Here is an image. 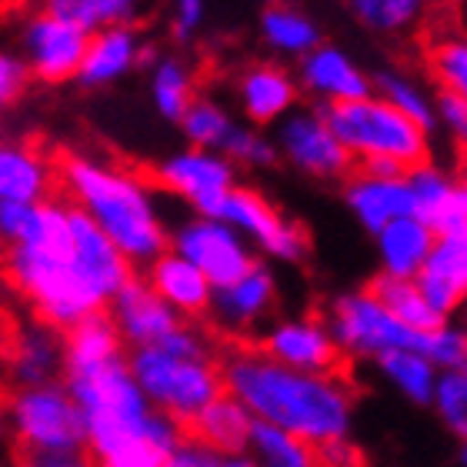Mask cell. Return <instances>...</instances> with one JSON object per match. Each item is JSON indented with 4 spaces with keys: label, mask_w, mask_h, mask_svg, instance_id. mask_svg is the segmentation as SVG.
Returning a JSON list of instances; mask_svg holds the SVG:
<instances>
[{
    "label": "cell",
    "mask_w": 467,
    "mask_h": 467,
    "mask_svg": "<svg viewBox=\"0 0 467 467\" xmlns=\"http://www.w3.org/2000/svg\"><path fill=\"white\" fill-rule=\"evenodd\" d=\"M0 274L37 324L64 334L90 314L108 311L134 267L90 217L50 197L37 204L27 241L4 251Z\"/></svg>",
    "instance_id": "1"
},
{
    "label": "cell",
    "mask_w": 467,
    "mask_h": 467,
    "mask_svg": "<svg viewBox=\"0 0 467 467\" xmlns=\"http://www.w3.org/2000/svg\"><path fill=\"white\" fill-rule=\"evenodd\" d=\"M224 388L254 420L281 428L304 444L348 438L354 418V390L344 378L304 374L264 358L251 344H234L221 360Z\"/></svg>",
    "instance_id": "2"
},
{
    "label": "cell",
    "mask_w": 467,
    "mask_h": 467,
    "mask_svg": "<svg viewBox=\"0 0 467 467\" xmlns=\"http://www.w3.org/2000/svg\"><path fill=\"white\" fill-rule=\"evenodd\" d=\"M57 184L64 187L67 204L90 217L130 267H147L171 247L154 187L130 167L94 154H64Z\"/></svg>",
    "instance_id": "3"
},
{
    "label": "cell",
    "mask_w": 467,
    "mask_h": 467,
    "mask_svg": "<svg viewBox=\"0 0 467 467\" xmlns=\"http://www.w3.org/2000/svg\"><path fill=\"white\" fill-rule=\"evenodd\" d=\"M327 124L341 147L350 154L354 164L370 161H390V164L420 167L431 157V134L414 120L390 108L378 94H368L360 100H348L337 108H324Z\"/></svg>",
    "instance_id": "4"
},
{
    "label": "cell",
    "mask_w": 467,
    "mask_h": 467,
    "mask_svg": "<svg viewBox=\"0 0 467 467\" xmlns=\"http://www.w3.org/2000/svg\"><path fill=\"white\" fill-rule=\"evenodd\" d=\"M127 368L147 404L181 424V431L227 394L221 360L214 358H184L164 348H137L127 358Z\"/></svg>",
    "instance_id": "5"
},
{
    "label": "cell",
    "mask_w": 467,
    "mask_h": 467,
    "mask_svg": "<svg viewBox=\"0 0 467 467\" xmlns=\"http://www.w3.org/2000/svg\"><path fill=\"white\" fill-rule=\"evenodd\" d=\"M4 424L20 458L84 454L88 424L64 380L40 388H14L4 400Z\"/></svg>",
    "instance_id": "6"
},
{
    "label": "cell",
    "mask_w": 467,
    "mask_h": 467,
    "mask_svg": "<svg viewBox=\"0 0 467 467\" xmlns=\"http://www.w3.org/2000/svg\"><path fill=\"white\" fill-rule=\"evenodd\" d=\"M274 150L277 161L294 167L297 174L324 181V184H337L354 174V161L334 137L327 114L317 104H301L291 114L274 124Z\"/></svg>",
    "instance_id": "7"
},
{
    "label": "cell",
    "mask_w": 467,
    "mask_h": 467,
    "mask_svg": "<svg viewBox=\"0 0 467 467\" xmlns=\"http://www.w3.org/2000/svg\"><path fill=\"white\" fill-rule=\"evenodd\" d=\"M327 331L341 350L374 360L390 350H418L420 354V344H424V334L404 327L368 287L334 297L331 311H327Z\"/></svg>",
    "instance_id": "8"
},
{
    "label": "cell",
    "mask_w": 467,
    "mask_h": 467,
    "mask_svg": "<svg viewBox=\"0 0 467 467\" xmlns=\"http://www.w3.org/2000/svg\"><path fill=\"white\" fill-rule=\"evenodd\" d=\"M154 184L181 197L194 214L217 217L224 197L237 187V167L217 150L181 147L154 164Z\"/></svg>",
    "instance_id": "9"
},
{
    "label": "cell",
    "mask_w": 467,
    "mask_h": 467,
    "mask_svg": "<svg viewBox=\"0 0 467 467\" xmlns=\"http://www.w3.org/2000/svg\"><path fill=\"white\" fill-rule=\"evenodd\" d=\"M167 251H174L177 257L194 264L197 271L211 281L214 291L244 277L257 264L254 247L231 224L201 214L187 217L171 231V247Z\"/></svg>",
    "instance_id": "10"
},
{
    "label": "cell",
    "mask_w": 467,
    "mask_h": 467,
    "mask_svg": "<svg viewBox=\"0 0 467 467\" xmlns=\"http://www.w3.org/2000/svg\"><path fill=\"white\" fill-rule=\"evenodd\" d=\"M217 221L231 224L244 241L261 247L267 257H277L284 264H301L311 254V237L297 221L284 217L277 207L254 187L237 184L224 197L217 211Z\"/></svg>",
    "instance_id": "11"
},
{
    "label": "cell",
    "mask_w": 467,
    "mask_h": 467,
    "mask_svg": "<svg viewBox=\"0 0 467 467\" xmlns=\"http://www.w3.org/2000/svg\"><path fill=\"white\" fill-rule=\"evenodd\" d=\"M88 37L78 24L50 14L47 7L27 14L20 27V57L30 78L40 84H67L78 78L80 60L88 54Z\"/></svg>",
    "instance_id": "12"
},
{
    "label": "cell",
    "mask_w": 467,
    "mask_h": 467,
    "mask_svg": "<svg viewBox=\"0 0 467 467\" xmlns=\"http://www.w3.org/2000/svg\"><path fill=\"white\" fill-rule=\"evenodd\" d=\"M257 354L277 360L284 368L304 370V374H324V378H341L344 350L331 337L327 324L317 317H291L277 321L271 331L251 344Z\"/></svg>",
    "instance_id": "13"
},
{
    "label": "cell",
    "mask_w": 467,
    "mask_h": 467,
    "mask_svg": "<svg viewBox=\"0 0 467 467\" xmlns=\"http://www.w3.org/2000/svg\"><path fill=\"white\" fill-rule=\"evenodd\" d=\"M234 98H237V110L244 114V124L251 127H274L294 108H301L297 78L277 60H254L237 70Z\"/></svg>",
    "instance_id": "14"
},
{
    "label": "cell",
    "mask_w": 467,
    "mask_h": 467,
    "mask_svg": "<svg viewBox=\"0 0 467 467\" xmlns=\"http://www.w3.org/2000/svg\"><path fill=\"white\" fill-rule=\"evenodd\" d=\"M294 78H297L301 94L317 100V108H337V104L374 94L370 74L337 44L314 47L307 57L297 60V74Z\"/></svg>",
    "instance_id": "15"
},
{
    "label": "cell",
    "mask_w": 467,
    "mask_h": 467,
    "mask_svg": "<svg viewBox=\"0 0 467 467\" xmlns=\"http://www.w3.org/2000/svg\"><path fill=\"white\" fill-rule=\"evenodd\" d=\"M154 50L140 27H108L88 37V54L80 60L78 84L84 90H104L130 78L134 70L150 67Z\"/></svg>",
    "instance_id": "16"
},
{
    "label": "cell",
    "mask_w": 467,
    "mask_h": 467,
    "mask_svg": "<svg viewBox=\"0 0 467 467\" xmlns=\"http://www.w3.org/2000/svg\"><path fill=\"white\" fill-rule=\"evenodd\" d=\"M110 307V321H114L120 341L130 348H157L164 344L171 334L184 324V317L177 311H171L144 277H130V281L114 294Z\"/></svg>",
    "instance_id": "17"
},
{
    "label": "cell",
    "mask_w": 467,
    "mask_h": 467,
    "mask_svg": "<svg viewBox=\"0 0 467 467\" xmlns=\"http://www.w3.org/2000/svg\"><path fill=\"white\" fill-rule=\"evenodd\" d=\"M277 304V281L267 264H254L251 271L237 277L227 287H217L214 301H211V314L221 334H231L234 341L251 334L257 324L267 321V314Z\"/></svg>",
    "instance_id": "18"
},
{
    "label": "cell",
    "mask_w": 467,
    "mask_h": 467,
    "mask_svg": "<svg viewBox=\"0 0 467 467\" xmlns=\"http://www.w3.org/2000/svg\"><path fill=\"white\" fill-rule=\"evenodd\" d=\"M344 204L368 234H380L388 224L400 217L414 214V197H410L408 174L404 177H374V174H350L344 181Z\"/></svg>",
    "instance_id": "19"
},
{
    "label": "cell",
    "mask_w": 467,
    "mask_h": 467,
    "mask_svg": "<svg viewBox=\"0 0 467 467\" xmlns=\"http://www.w3.org/2000/svg\"><path fill=\"white\" fill-rule=\"evenodd\" d=\"M57 187V164L27 140H0V204H40Z\"/></svg>",
    "instance_id": "20"
},
{
    "label": "cell",
    "mask_w": 467,
    "mask_h": 467,
    "mask_svg": "<svg viewBox=\"0 0 467 467\" xmlns=\"http://www.w3.org/2000/svg\"><path fill=\"white\" fill-rule=\"evenodd\" d=\"M14 388H40L64 378V337L47 324H30L10 334L7 358H4Z\"/></svg>",
    "instance_id": "21"
},
{
    "label": "cell",
    "mask_w": 467,
    "mask_h": 467,
    "mask_svg": "<svg viewBox=\"0 0 467 467\" xmlns=\"http://www.w3.org/2000/svg\"><path fill=\"white\" fill-rule=\"evenodd\" d=\"M144 281L181 317H204V314H211V301H214L211 281L197 271L194 264L177 257L174 251H164L154 264H147Z\"/></svg>",
    "instance_id": "22"
},
{
    "label": "cell",
    "mask_w": 467,
    "mask_h": 467,
    "mask_svg": "<svg viewBox=\"0 0 467 467\" xmlns=\"http://www.w3.org/2000/svg\"><path fill=\"white\" fill-rule=\"evenodd\" d=\"M414 284L424 294V301L448 321V314H454L467 301V244L438 237Z\"/></svg>",
    "instance_id": "23"
},
{
    "label": "cell",
    "mask_w": 467,
    "mask_h": 467,
    "mask_svg": "<svg viewBox=\"0 0 467 467\" xmlns=\"http://www.w3.org/2000/svg\"><path fill=\"white\" fill-rule=\"evenodd\" d=\"M251 428L254 418L244 410V404H237L231 394H224V398H217L211 408H204L187 424L184 441L194 444V448L237 458V454L251 448Z\"/></svg>",
    "instance_id": "24"
},
{
    "label": "cell",
    "mask_w": 467,
    "mask_h": 467,
    "mask_svg": "<svg viewBox=\"0 0 467 467\" xmlns=\"http://www.w3.org/2000/svg\"><path fill=\"white\" fill-rule=\"evenodd\" d=\"M374 244H378L380 274L400 277V281H414L420 267L428 264L438 237L420 217H400L380 234H374Z\"/></svg>",
    "instance_id": "25"
},
{
    "label": "cell",
    "mask_w": 467,
    "mask_h": 467,
    "mask_svg": "<svg viewBox=\"0 0 467 467\" xmlns=\"http://www.w3.org/2000/svg\"><path fill=\"white\" fill-rule=\"evenodd\" d=\"M147 94L164 120L181 124V117L197 100V70L184 54H161L147 67Z\"/></svg>",
    "instance_id": "26"
},
{
    "label": "cell",
    "mask_w": 467,
    "mask_h": 467,
    "mask_svg": "<svg viewBox=\"0 0 467 467\" xmlns=\"http://www.w3.org/2000/svg\"><path fill=\"white\" fill-rule=\"evenodd\" d=\"M261 40L267 50H274L277 57L301 60L307 57L314 47H321V24L307 14V10L294 7L287 0L267 4L261 14Z\"/></svg>",
    "instance_id": "27"
},
{
    "label": "cell",
    "mask_w": 467,
    "mask_h": 467,
    "mask_svg": "<svg viewBox=\"0 0 467 467\" xmlns=\"http://www.w3.org/2000/svg\"><path fill=\"white\" fill-rule=\"evenodd\" d=\"M370 88L380 100H388L390 108L404 114L408 120H414L424 130H438V117H434V90L424 84L420 78H414L410 70L388 64L370 74Z\"/></svg>",
    "instance_id": "28"
},
{
    "label": "cell",
    "mask_w": 467,
    "mask_h": 467,
    "mask_svg": "<svg viewBox=\"0 0 467 467\" xmlns=\"http://www.w3.org/2000/svg\"><path fill=\"white\" fill-rule=\"evenodd\" d=\"M60 337H64V370L98 368L104 360L124 358V341H120L108 311L90 314Z\"/></svg>",
    "instance_id": "29"
},
{
    "label": "cell",
    "mask_w": 467,
    "mask_h": 467,
    "mask_svg": "<svg viewBox=\"0 0 467 467\" xmlns=\"http://www.w3.org/2000/svg\"><path fill=\"white\" fill-rule=\"evenodd\" d=\"M154 0H47L44 7L57 17L78 24L84 34L108 27H137Z\"/></svg>",
    "instance_id": "30"
},
{
    "label": "cell",
    "mask_w": 467,
    "mask_h": 467,
    "mask_svg": "<svg viewBox=\"0 0 467 467\" xmlns=\"http://www.w3.org/2000/svg\"><path fill=\"white\" fill-rule=\"evenodd\" d=\"M354 24L378 37H408L428 20L431 0H344Z\"/></svg>",
    "instance_id": "31"
},
{
    "label": "cell",
    "mask_w": 467,
    "mask_h": 467,
    "mask_svg": "<svg viewBox=\"0 0 467 467\" xmlns=\"http://www.w3.org/2000/svg\"><path fill=\"white\" fill-rule=\"evenodd\" d=\"M368 291L374 294V297H378V301L384 304L404 327H410V331L431 334V331H441V327L448 324L428 301H424V294L418 291V284L414 281H400V277L378 274V277L370 281Z\"/></svg>",
    "instance_id": "32"
},
{
    "label": "cell",
    "mask_w": 467,
    "mask_h": 467,
    "mask_svg": "<svg viewBox=\"0 0 467 467\" xmlns=\"http://www.w3.org/2000/svg\"><path fill=\"white\" fill-rule=\"evenodd\" d=\"M428 70L438 90H448L467 104V34L458 27L438 30L428 40Z\"/></svg>",
    "instance_id": "33"
},
{
    "label": "cell",
    "mask_w": 467,
    "mask_h": 467,
    "mask_svg": "<svg viewBox=\"0 0 467 467\" xmlns=\"http://www.w3.org/2000/svg\"><path fill=\"white\" fill-rule=\"evenodd\" d=\"M234 124H237V117L214 98H201L187 108V114L181 117V134H184L187 147H201V150H217L221 154V147L227 144V137H231Z\"/></svg>",
    "instance_id": "34"
},
{
    "label": "cell",
    "mask_w": 467,
    "mask_h": 467,
    "mask_svg": "<svg viewBox=\"0 0 467 467\" xmlns=\"http://www.w3.org/2000/svg\"><path fill=\"white\" fill-rule=\"evenodd\" d=\"M378 368L384 370V378H388L404 398L418 400V404H428V400L434 398L438 374H434V364H431L428 358H420L418 350H390V354H380Z\"/></svg>",
    "instance_id": "35"
},
{
    "label": "cell",
    "mask_w": 467,
    "mask_h": 467,
    "mask_svg": "<svg viewBox=\"0 0 467 467\" xmlns=\"http://www.w3.org/2000/svg\"><path fill=\"white\" fill-rule=\"evenodd\" d=\"M251 451L257 454L261 467H317L311 444H304L301 438H294L281 428H271L264 420H254Z\"/></svg>",
    "instance_id": "36"
},
{
    "label": "cell",
    "mask_w": 467,
    "mask_h": 467,
    "mask_svg": "<svg viewBox=\"0 0 467 467\" xmlns=\"http://www.w3.org/2000/svg\"><path fill=\"white\" fill-rule=\"evenodd\" d=\"M454 184H458V177L451 174L448 167L431 164V161L408 171V187H410V197H414V214H418L428 227H431V221L444 211Z\"/></svg>",
    "instance_id": "37"
},
{
    "label": "cell",
    "mask_w": 467,
    "mask_h": 467,
    "mask_svg": "<svg viewBox=\"0 0 467 467\" xmlns=\"http://www.w3.org/2000/svg\"><path fill=\"white\" fill-rule=\"evenodd\" d=\"M221 154L231 161L234 167H251V171H264V167L277 164V150H274L271 134H264L261 127H251L237 120L227 137V144L221 147Z\"/></svg>",
    "instance_id": "38"
},
{
    "label": "cell",
    "mask_w": 467,
    "mask_h": 467,
    "mask_svg": "<svg viewBox=\"0 0 467 467\" xmlns=\"http://www.w3.org/2000/svg\"><path fill=\"white\" fill-rule=\"evenodd\" d=\"M434 404L441 420L458 438H467V370H444L434 384Z\"/></svg>",
    "instance_id": "39"
},
{
    "label": "cell",
    "mask_w": 467,
    "mask_h": 467,
    "mask_svg": "<svg viewBox=\"0 0 467 467\" xmlns=\"http://www.w3.org/2000/svg\"><path fill=\"white\" fill-rule=\"evenodd\" d=\"M431 231H434V237H444V241L467 244V174L458 177L444 211L431 221Z\"/></svg>",
    "instance_id": "40"
},
{
    "label": "cell",
    "mask_w": 467,
    "mask_h": 467,
    "mask_svg": "<svg viewBox=\"0 0 467 467\" xmlns=\"http://www.w3.org/2000/svg\"><path fill=\"white\" fill-rule=\"evenodd\" d=\"M204 24L207 0H171L167 4V30L177 44H191L204 30Z\"/></svg>",
    "instance_id": "41"
},
{
    "label": "cell",
    "mask_w": 467,
    "mask_h": 467,
    "mask_svg": "<svg viewBox=\"0 0 467 467\" xmlns=\"http://www.w3.org/2000/svg\"><path fill=\"white\" fill-rule=\"evenodd\" d=\"M30 80L34 78L17 50H0V117L27 94Z\"/></svg>",
    "instance_id": "42"
},
{
    "label": "cell",
    "mask_w": 467,
    "mask_h": 467,
    "mask_svg": "<svg viewBox=\"0 0 467 467\" xmlns=\"http://www.w3.org/2000/svg\"><path fill=\"white\" fill-rule=\"evenodd\" d=\"M434 117H438V130L448 134L451 144L467 150V104L448 90H434Z\"/></svg>",
    "instance_id": "43"
},
{
    "label": "cell",
    "mask_w": 467,
    "mask_h": 467,
    "mask_svg": "<svg viewBox=\"0 0 467 467\" xmlns=\"http://www.w3.org/2000/svg\"><path fill=\"white\" fill-rule=\"evenodd\" d=\"M167 467H257V461L244 458H227V454H214V451H204V448H194V444H181L177 454L167 461Z\"/></svg>",
    "instance_id": "44"
},
{
    "label": "cell",
    "mask_w": 467,
    "mask_h": 467,
    "mask_svg": "<svg viewBox=\"0 0 467 467\" xmlns=\"http://www.w3.org/2000/svg\"><path fill=\"white\" fill-rule=\"evenodd\" d=\"M314 464L317 467H364V461H360V451L354 448L348 438H341V441L317 444V448H314Z\"/></svg>",
    "instance_id": "45"
},
{
    "label": "cell",
    "mask_w": 467,
    "mask_h": 467,
    "mask_svg": "<svg viewBox=\"0 0 467 467\" xmlns=\"http://www.w3.org/2000/svg\"><path fill=\"white\" fill-rule=\"evenodd\" d=\"M14 467H90L84 454H64V458H20Z\"/></svg>",
    "instance_id": "46"
},
{
    "label": "cell",
    "mask_w": 467,
    "mask_h": 467,
    "mask_svg": "<svg viewBox=\"0 0 467 467\" xmlns=\"http://www.w3.org/2000/svg\"><path fill=\"white\" fill-rule=\"evenodd\" d=\"M364 174H374V177H404L408 171L398 164H390V161H370V164H360Z\"/></svg>",
    "instance_id": "47"
},
{
    "label": "cell",
    "mask_w": 467,
    "mask_h": 467,
    "mask_svg": "<svg viewBox=\"0 0 467 467\" xmlns=\"http://www.w3.org/2000/svg\"><path fill=\"white\" fill-rule=\"evenodd\" d=\"M451 17L461 34H467V0H451Z\"/></svg>",
    "instance_id": "48"
},
{
    "label": "cell",
    "mask_w": 467,
    "mask_h": 467,
    "mask_svg": "<svg viewBox=\"0 0 467 467\" xmlns=\"http://www.w3.org/2000/svg\"><path fill=\"white\" fill-rule=\"evenodd\" d=\"M7 344H10V334L4 331V327H0V360L7 358Z\"/></svg>",
    "instance_id": "49"
},
{
    "label": "cell",
    "mask_w": 467,
    "mask_h": 467,
    "mask_svg": "<svg viewBox=\"0 0 467 467\" xmlns=\"http://www.w3.org/2000/svg\"><path fill=\"white\" fill-rule=\"evenodd\" d=\"M4 438H7V424H4V414H0V444H4Z\"/></svg>",
    "instance_id": "50"
},
{
    "label": "cell",
    "mask_w": 467,
    "mask_h": 467,
    "mask_svg": "<svg viewBox=\"0 0 467 467\" xmlns=\"http://www.w3.org/2000/svg\"><path fill=\"white\" fill-rule=\"evenodd\" d=\"M461 461H464V467H467V438H464V448H461Z\"/></svg>",
    "instance_id": "51"
},
{
    "label": "cell",
    "mask_w": 467,
    "mask_h": 467,
    "mask_svg": "<svg viewBox=\"0 0 467 467\" xmlns=\"http://www.w3.org/2000/svg\"><path fill=\"white\" fill-rule=\"evenodd\" d=\"M4 251H7V247H4V241H0V264H4Z\"/></svg>",
    "instance_id": "52"
},
{
    "label": "cell",
    "mask_w": 467,
    "mask_h": 467,
    "mask_svg": "<svg viewBox=\"0 0 467 467\" xmlns=\"http://www.w3.org/2000/svg\"><path fill=\"white\" fill-rule=\"evenodd\" d=\"M0 140H4V117H0Z\"/></svg>",
    "instance_id": "53"
},
{
    "label": "cell",
    "mask_w": 467,
    "mask_h": 467,
    "mask_svg": "<svg viewBox=\"0 0 467 467\" xmlns=\"http://www.w3.org/2000/svg\"><path fill=\"white\" fill-rule=\"evenodd\" d=\"M267 4H277V0H267Z\"/></svg>",
    "instance_id": "54"
},
{
    "label": "cell",
    "mask_w": 467,
    "mask_h": 467,
    "mask_svg": "<svg viewBox=\"0 0 467 467\" xmlns=\"http://www.w3.org/2000/svg\"><path fill=\"white\" fill-rule=\"evenodd\" d=\"M44 4H47V0H44Z\"/></svg>",
    "instance_id": "55"
}]
</instances>
